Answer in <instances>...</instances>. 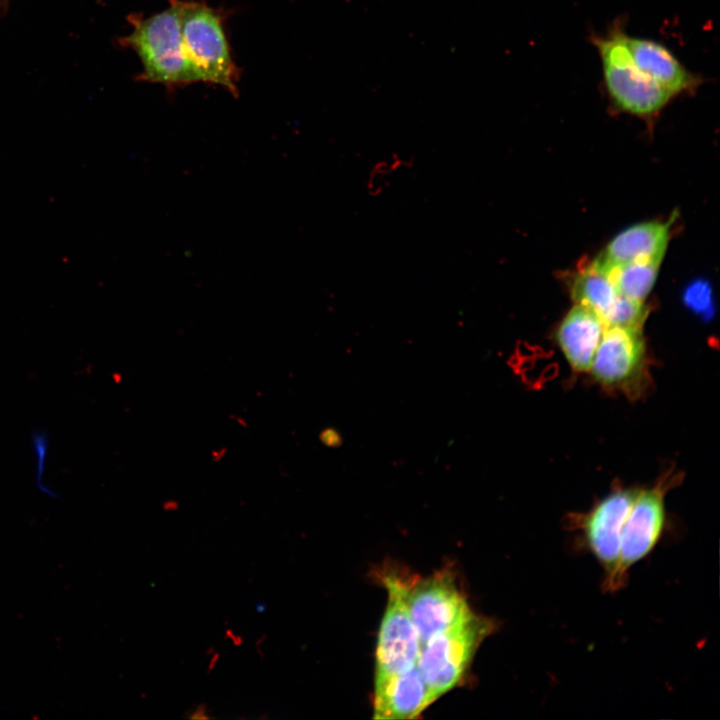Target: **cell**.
<instances>
[{
    "label": "cell",
    "instance_id": "obj_16",
    "mask_svg": "<svg viewBox=\"0 0 720 720\" xmlns=\"http://www.w3.org/2000/svg\"><path fill=\"white\" fill-rule=\"evenodd\" d=\"M648 316V309L644 302L619 294L605 326H618L641 330Z\"/></svg>",
    "mask_w": 720,
    "mask_h": 720
},
{
    "label": "cell",
    "instance_id": "obj_19",
    "mask_svg": "<svg viewBox=\"0 0 720 720\" xmlns=\"http://www.w3.org/2000/svg\"><path fill=\"white\" fill-rule=\"evenodd\" d=\"M189 718H191V719H209V718H211L207 713V705L206 704L198 705L192 711V713L189 715Z\"/></svg>",
    "mask_w": 720,
    "mask_h": 720
},
{
    "label": "cell",
    "instance_id": "obj_8",
    "mask_svg": "<svg viewBox=\"0 0 720 720\" xmlns=\"http://www.w3.org/2000/svg\"><path fill=\"white\" fill-rule=\"evenodd\" d=\"M666 492L665 484L640 489L624 521L617 574L620 589L627 584L630 569L645 559L663 537Z\"/></svg>",
    "mask_w": 720,
    "mask_h": 720
},
{
    "label": "cell",
    "instance_id": "obj_18",
    "mask_svg": "<svg viewBox=\"0 0 720 720\" xmlns=\"http://www.w3.org/2000/svg\"><path fill=\"white\" fill-rule=\"evenodd\" d=\"M319 438L323 444L331 448L340 447L343 443L341 434L333 428H326L322 430Z\"/></svg>",
    "mask_w": 720,
    "mask_h": 720
},
{
    "label": "cell",
    "instance_id": "obj_13",
    "mask_svg": "<svg viewBox=\"0 0 720 720\" xmlns=\"http://www.w3.org/2000/svg\"><path fill=\"white\" fill-rule=\"evenodd\" d=\"M670 223L649 221L631 226L607 245L595 261L603 268L664 255L669 239Z\"/></svg>",
    "mask_w": 720,
    "mask_h": 720
},
{
    "label": "cell",
    "instance_id": "obj_21",
    "mask_svg": "<svg viewBox=\"0 0 720 720\" xmlns=\"http://www.w3.org/2000/svg\"><path fill=\"white\" fill-rule=\"evenodd\" d=\"M4 1H6V0H0V3L4 2Z\"/></svg>",
    "mask_w": 720,
    "mask_h": 720
},
{
    "label": "cell",
    "instance_id": "obj_7",
    "mask_svg": "<svg viewBox=\"0 0 720 720\" xmlns=\"http://www.w3.org/2000/svg\"><path fill=\"white\" fill-rule=\"evenodd\" d=\"M381 577L388 601L377 638L375 677L400 673L416 665L421 645L404 599L403 578L391 572Z\"/></svg>",
    "mask_w": 720,
    "mask_h": 720
},
{
    "label": "cell",
    "instance_id": "obj_1",
    "mask_svg": "<svg viewBox=\"0 0 720 720\" xmlns=\"http://www.w3.org/2000/svg\"><path fill=\"white\" fill-rule=\"evenodd\" d=\"M128 21L131 32L119 42L139 57L141 81L168 91L196 83L181 35L180 0H168L165 9L146 17L130 15Z\"/></svg>",
    "mask_w": 720,
    "mask_h": 720
},
{
    "label": "cell",
    "instance_id": "obj_9",
    "mask_svg": "<svg viewBox=\"0 0 720 720\" xmlns=\"http://www.w3.org/2000/svg\"><path fill=\"white\" fill-rule=\"evenodd\" d=\"M645 360L641 330L605 327L590 372L603 386L624 388L639 375Z\"/></svg>",
    "mask_w": 720,
    "mask_h": 720
},
{
    "label": "cell",
    "instance_id": "obj_12",
    "mask_svg": "<svg viewBox=\"0 0 720 720\" xmlns=\"http://www.w3.org/2000/svg\"><path fill=\"white\" fill-rule=\"evenodd\" d=\"M605 327L595 312L578 304L562 319L556 331V339L573 370H590Z\"/></svg>",
    "mask_w": 720,
    "mask_h": 720
},
{
    "label": "cell",
    "instance_id": "obj_20",
    "mask_svg": "<svg viewBox=\"0 0 720 720\" xmlns=\"http://www.w3.org/2000/svg\"><path fill=\"white\" fill-rule=\"evenodd\" d=\"M218 658H219V654L213 655V658H212V660H211V662H210V666H209V670H210V671H211V670L213 669V667L215 666V663L217 662Z\"/></svg>",
    "mask_w": 720,
    "mask_h": 720
},
{
    "label": "cell",
    "instance_id": "obj_3",
    "mask_svg": "<svg viewBox=\"0 0 720 720\" xmlns=\"http://www.w3.org/2000/svg\"><path fill=\"white\" fill-rule=\"evenodd\" d=\"M625 34L615 28L595 39L606 91L619 110L643 117L654 115L673 95L637 67L626 44Z\"/></svg>",
    "mask_w": 720,
    "mask_h": 720
},
{
    "label": "cell",
    "instance_id": "obj_6",
    "mask_svg": "<svg viewBox=\"0 0 720 720\" xmlns=\"http://www.w3.org/2000/svg\"><path fill=\"white\" fill-rule=\"evenodd\" d=\"M403 590L420 644L474 614L446 570L416 581L403 579Z\"/></svg>",
    "mask_w": 720,
    "mask_h": 720
},
{
    "label": "cell",
    "instance_id": "obj_14",
    "mask_svg": "<svg viewBox=\"0 0 720 720\" xmlns=\"http://www.w3.org/2000/svg\"><path fill=\"white\" fill-rule=\"evenodd\" d=\"M619 294L610 274L595 260L576 274L571 286L575 303L595 312L604 324Z\"/></svg>",
    "mask_w": 720,
    "mask_h": 720
},
{
    "label": "cell",
    "instance_id": "obj_17",
    "mask_svg": "<svg viewBox=\"0 0 720 720\" xmlns=\"http://www.w3.org/2000/svg\"><path fill=\"white\" fill-rule=\"evenodd\" d=\"M31 442L34 448V453L36 455V470H37V476H36V485L37 488L44 494H47L48 496L52 498H57L58 494L53 491L51 488L46 486L42 482V476L45 472V461L47 458V454L49 451V435L48 432L45 429H35L31 433Z\"/></svg>",
    "mask_w": 720,
    "mask_h": 720
},
{
    "label": "cell",
    "instance_id": "obj_11",
    "mask_svg": "<svg viewBox=\"0 0 720 720\" xmlns=\"http://www.w3.org/2000/svg\"><path fill=\"white\" fill-rule=\"evenodd\" d=\"M625 41L637 67L673 96L699 86L698 76L690 72L664 44L627 34Z\"/></svg>",
    "mask_w": 720,
    "mask_h": 720
},
{
    "label": "cell",
    "instance_id": "obj_5",
    "mask_svg": "<svg viewBox=\"0 0 720 720\" xmlns=\"http://www.w3.org/2000/svg\"><path fill=\"white\" fill-rule=\"evenodd\" d=\"M494 630V621L473 614L421 644L417 666L435 700L463 679L476 649Z\"/></svg>",
    "mask_w": 720,
    "mask_h": 720
},
{
    "label": "cell",
    "instance_id": "obj_4",
    "mask_svg": "<svg viewBox=\"0 0 720 720\" xmlns=\"http://www.w3.org/2000/svg\"><path fill=\"white\" fill-rule=\"evenodd\" d=\"M639 490L616 489L586 513L573 514L567 520L568 529L577 533V544L592 554L602 568V588L609 593L621 590L617 575L620 537Z\"/></svg>",
    "mask_w": 720,
    "mask_h": 720
},
{
    "label": "cell",
    "instance_id": "obj_10",
    "mask_svg": "<svg viewBox=\"0 0 720 720\" xmlns=\"http://www.w3.org/2000/svg\"><path fill=\"white\" fill-rule=\"evenodd\" d=\"M434 701L417 664L400 673L375 677L376 719H413Z\"/></svg>",
    "mask_w": 720,
    "mask_h": 720
},
{
    "label": "cell",
    "instance_id": "obj_15",
    "mask_svg": "<svg viewBox=\"0 0 720 720\" xmlns=\"http://www.w3.org/2000/svg\"><path fill=\"white\" fill-rule=\"evenodd\" d=\"M663 257L660 255L604 269L621 295L644 302L655 284Z\"/></svg>",
    "mask_w": 720,
    "mask_h": 720
},
{
    "label": "cell",
    "instance_id": "obj_2",
    "mask_svg": "<svg viewBox=\"0 0 720 720\" xmlns=\"http://www.w3.org/2000/svg\"><path fill=\"white\" fill-rule=\"evenodd\" d=\"M223 8L205 0H180L181 35L196 83L203 82L239 94L240 70L227 37Z\"/></svg>",
    "mask_w": 720,
    "mask_h": 720
}]
</instances>
